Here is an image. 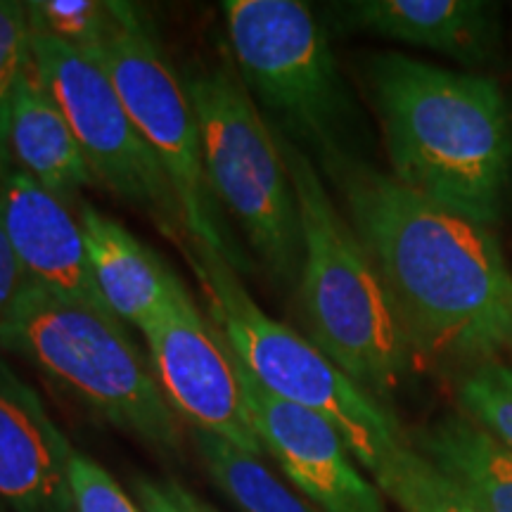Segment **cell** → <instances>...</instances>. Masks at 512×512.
<instances>
[{
	"label": "cell",
	"mask_w": 512,
	"mask_h": 512,
	"mask_svg": "<svg viewBox=\"0 0 512 512\" xmlns=\"http://www.w3.org/2000/svg\"><path fill=\"white\" fill-rule=\"evenodd\" d=\"M318 169L337 190L415 356L467 373L512 349V271L494 228L408 190L368 159Z\"/></svg>",
	"instance_id": "cell-1"
},
{
	"label": "cell",
	"mask_w": 512,
	"mask_h": 512,
	"mask_svg": "<svg viewBox=\"0 0 512 512\" xmlns=\"http://www.w3.org/2000/svg\"><path fill=\"white\" fill-rule=\"evenodd\" d=\"M392 174L453 214L496 228L512 200V107L491 76L403 53L363 62Z\"/></svg>",
	"instance_id": "cell-2"
},
{
	"label": "cell",
	"mask_w": 512,
	"mask_h": 512,
	"mask_svg": "<svg viewBox=\"0 0 512 512\" xmlns=\"http://www.w3.org/2000/svg\"><path fill=\"white\" fill-rule=\"evenodd\" d=\"M278 143L302 221L304 264L297 299L304 335L387 406L413 361L392 299L316 162L290 140L278 136Z\"/></svg>",
	"instance_id": "cell-3"
},
{
	"label": "cell",
	"mask_w": 512,
	"mask_h": 512,
	"mask_svg": "<svg viewBox=\"0 0 512 512\" xmlns=\"http://www.w3.org/2000/svg\"><path fill=\"white\" fill-rule=\"evenodd\" d=\"M230 57L280 138L318 166L368 159L370 133L325 24L297 0H226Z\"/></svg>",
	"instance_id": "cell-4"
},
{
	"label": "cell",
	"mask_w": 512,
	"mask_h": 512,
	"mask_svg": "<svg viewBox=\"0 0 512 512\" xmlns=\"http://www.w3.org/2000/svg\"><path fill=\"white\" fill-rule=\"evenodd\" d=\"M0 349L72 392L107 425L162 456L181 453V418L166 401L150 358L112 313L24 280L0 318Z\"/></svg>",
	"instance_id": "cell-5"
},
{
	"label": "cell",
	"mask_w": 512,
	"mask_h": 512,
	"mask_svg": "<svg viewBox=\"0 0 512 512\" xmlns=\"http://www.w3.org/2000/svg\"><path fill=\"white\" fill-rule=\"evenodd\" d=\"M181 249L207 294L209 320L268 394L328 420L370 477L411 441L396 415L342 373L304 332L268 316L221 254L190 240Z\"/></svg>",
	"instance_id": "cell-6"
},
{
	"label": "cell",
	"mask_w": 512,
	"mask_h": 512,
	"mask_svg": "<svg viewBox=\"0 0 512 512\" xmlns=\"http://www.w3.org/2000/svg\"><path fill=\"white\" fill-rule=\"evenodd\" d=\"M181 79L200 126L204 171L216 202L238 223L273 285L297 290L302 221L278 136L247 93L228 48Z\"/></svg>",
	"instance_id": "cell-7"
},
{
	"label": "cell",
	"mask_w": 512,
	"mask_h": 512,
	"mask_svg": "<svg viewBox=\"0 0 512 512\" xmlns=\"http://www.w3.org/2000/svg\"><path fill=\"white\" fill-rule=\"evenodd\" d=\"M95 60L110 74L133 124L174 185L188 240L214 249L238 273L247 271V256L230 235L223 209L209 188L200 126L188 91L166 57L155 27L143 12L128 5L119 31Z\"/></svg>",
	"instance_id": "cell-8"
},
{
	"label": "cell",
	"mask_w": 512,
	"mask_h": 512,
	"mask_svg": "<svg viewBox=\"0 0 512 512\" xmlns=\"http://www.w3.org/2000/svg\"><path fill=\"white\" fill-rule=\"evenodd\" d=\"M31 60L79 140L95 181L150 216L178 247L188 242L181 204L152 147L133 124L110 74L95 57L31 34Z\"/></svg>",
	"instance_id": "cell-9"
},
{
	"label": "cell",
	"mask_w": 512,
	"mask_h": 512,
	"mask_svg": "<svg viewBox=\"0 0 512 512\" xmlns=\"http://www.w3.org/2000/svg\"><path fill=\"white\" fill-rule=\"evenodd\" d=\"M143 335L152 373L178 418L192 430L264 456L233 354L190 292L159 313Z\"/></svg>",
	"instance_id": "cell-10"
},
{
	"label": "cell",
	"mask_w": 512,
	"mask_h": 512,
	"mask_svg": "<svg viewBox=\"0 0 512 512\" xmlns=\"http://www.w3.org/2000/svg\"><path fill=\"white\" fill-rule=\"evenodd\" d=\"M233 361L261 444L313 508L318 512H387L384 494L363 475L347 441L328 420L268 394L238 358L233 356Z\"/></svg>",
	"instance_id": "cell-11"
},
{
	"label": "cell",
	"mask_w": 512,
	"mask_h": 512,
	"mask_svg": "<svg viewBox=\"0 0 512 512\" xmlns=\"http://www.w3.org/2000/svg\"><path fill=\"white\" fill-rule=\"evenodd\" d=\"M0 226L27 283L107 311L88 264L79 214L15 162L0 169Z\"/></svg>",
	"instance_id": "cell-12"
},
{
	"label": "cell",
	"mask_w": 512,
	"mask_h": 512,
	"mask_svg": "<svg viewBox=\"0 0 512 512\" xmlns=\"http://www.w3.org/2000/svg\"><path fill=\"white\" fill-rule=\"evenodd\" d=\"M342 34L425 48L479 69L496 62L503 48V10L489 0H349L325 10Z\"/></svg>",
	"instance_id": "cell-13"
},
{
	"label": "cell",
	"mask_w": 512,
	"mask_h": 512,
	"mask_svg": "<svg viewBox=\"0 0 512 512\" xmlns=\"http://www.w3.org/2000/svg\"><path fill=\"white\" fill-rule=\"evenodd\" d=\"M74 451L36 389L0 358V505L5 512H74L69 489Z\"/></svg>",
	"instance_id": "cell-14"
},
{
	"label": "cell",
	"mask_w": 512,
	"mask_h": 512,
	"mask_svg": "<svg viewBox=\"0 0 512 512\" xmlns=\"http://www.w3.org/2000/svg\"><path fill=\"white\" fill-rule=\"evenodd\" d=\"M76 214L93 280L119 323L143 332L159 313L188 294L181 278L119 221L88 202H79Z\"/></svg>",
	"instance_id": "cell-15"
},
{
	"label": "cell",
	"mask_w": 512,
	"mask_h": 512,
	"mask_svg": "<svg viewBox=\"0 0 512 512\" xmlns=\"http://www.w3.org/2000/svg\"><path fill=\"white\" fill-rule=\"evenodd\" d=\"M8 145L15 166L69 207L95 181L67 117L38 79L34 60L12 102Z\"/></svg>",
	"instance_id": "cell-16"
},
{
	"label": "cell",
	"mask_w": 512,
	"mask_h": 512,
	"mask_svg": "<svg viewBox=\"0 0 512 512\" xmlns=\"http://www.w3.org/2000/svg\"><path fill=\"white\" fill-rule=\"evenodd\" d=\"M411 444L486 512H512V451L463 413L441 415Z\"/></svg>",
	"instance_id": "cell-17"
},
{
	"label": "cell",
	"mask_w": 512,
	"mask_h": 512,
	"mask_svg": "<svg viewBox=\"0 0 512 512\" xmlns=\"http://www.w3.org/2000/svg\"><path fill=\"white\" fill-rule=\"evenodd\" d=\"M192 444L211 482L240 512H318L252 453L200 430H192Z\"/></svg>",
	"instance_id": "cell-18"
},
{
	"label": "cell",
	"mask_w": 512,
	"mask_h": 512,
	"mask_svg": "<svg viewBox=\"0 0 512 512\" xmlns=\"http://www.w3.org/2000/svg\"><path fill=\"white\" fill-rule=\"evenodd\" d=\"M373 482L401 512H486L456 482L415 451L411 441L389 456Z\"/></svg>",
	"instance_id": "cell-19"
},
{
	"label": "cell",
	"mask_w": 512,
	"mask_h": 512,
	"mask_svg": "<svg viewBox=\"0 0 512 512\" xmlns=\"http://www.w3.org/2000/svg\"><path fill=\"white\" fill-rule=\"evenodd\" d=\"M24 5L31 34L50 36L91 57L112 41L128 12V3L112 0H34Z\"/></svg>",
	"instance_id": "cell-20"
},
{
	"label": "cell",
	"mask_w": 512,
	"mask_h": 512,
	"mask_svg": "<svg viewBox=\"0 0 512 512\" xmlns=\"http://www.w3.org/2000/svg\"><path fill=\"white\" fill-rule=\"evenodd\" d=\"M456 396L460 413L512 451V363L501 358L460 375Z\"/></svg>",
	"instance_id": "cell-21"
},
{
	"label": "cell",
	"mask_w": 512,
	"mask_h": 512,
	"mask_svg": "<svg viewBox=\"0 0 512 512\" xmlns=\"http://www.w3.org/2000/svg\"><path fill=\"white\" fill-rule=\"evenodd\" d=\"M31 64V29L27 5L0 0V169L10 157V117L19 81Z\"/></svg>",
	"instance_id": "cell-22"
},
{
	"label": "cell",
	"mask_w": 512,
	"mask_h": 512,
	"mask_svg": "<svg viewBox=\"0 0 512 512\" xmlns=\"http://www.w3.org/2000/svg\"><path fill=\"white\" fill-rule=\"evenodd\" d=\"M74 512H143L110 472L86 453L74 451L69 465Z\"/></svg>",
	"instance_id": "cell-23"
},
{
	"label": "cell",
	"mask_w": 512,
	"mask_h": 512,
	"mask_svg": "<svg viewBox=\"0 0 512 512\" xmlns=\"http://www.w3.org/2000/svg\"><path fill=\"white\" fill-rule=\"evenodd\" d=\"M133 494L143 512H216L176 479L136 477Z\"/></svg>",
	"instance_id": "cell-24"
},
{
	"label": "cell",
	"mask_w": 512,
	"mask_h": 512,
	"mask_svg": "<svg viewBox=\"0 0 512 512\" xmlns=\"http://www.w3.org/2000/svg\"><path fill=\"white\" fill-rule=\"evenodd\" d=\"M24 285V273L19 266L12 245L5 235L3 226H0V318L8 311V306L15 302L19 287Z\"/></svg>",
	"instance_id": "cell-25"
},
{
	"label": "cell",
	"mask_w": 512,
	"mask_h": 512,
	"mask_svg": "<svg viewBox=\"0 0 512 512\" xmlns=\"http://www.w3.org/2000/svg\"><path fill=\"white\" fill-rule=\"evenodd\" d=\"M0 512H5V508H3V505H0Z\"/></svg>",
	"instance_id": "cell-26"
}]
</instances>
